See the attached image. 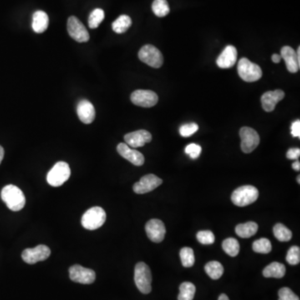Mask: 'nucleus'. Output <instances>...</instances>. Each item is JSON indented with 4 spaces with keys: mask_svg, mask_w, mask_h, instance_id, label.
Segmentation results:
<instances>
[{
    "mask_svg": "<svg viewBox=\"0 0 300 300\" xmlns=\"http://www.w3.org/2000/svg\"><path fill=\"white\" fill-rule=\"evenodd\" d=\"M1 198L7 207L14 212L22 210L25 205L26 199L23 191L13 184L6 185L2 189Z\"/></svg>",
    "mask_w": 300,
    "mask_h": 300,
    "instance_id": "obj_1",
    "label": "nucleus"
},
{
    "mask_svg": "<svg viewBox=\"0 0 300 300\" xmlns=\"http://www.w3.org/2000/svg\"><path fill=\"white\" fill-rule=\"evenodd\" d=\"M259 198V190L252 185H245L233 192L231 200L238 207H245L255 203Z\"/></svg>",
    "mask_w": 300,
    "mask_h": 300,
    "instance_id": "obj_2",
    "label": "nucleus"
},
{
    "mask_svg": "<svg viewBox=\"0 0 300 300\" xmlns=\"http://www.w3.org/2000/svg\"><path fill=\"white\" fill-rule=\"evenodd\" d=\"M106 221V213L101 207L91 208L83 214L81 224L86 230H95L104 225Z\"/></svg>",
    "mask_w": 300,
    "mask_h": 300,
    "instance_id": "obj_3",
    "label": "nucleus"
},
{
    "mask_svg": "<svg viewBox=\"0 0 300 300\" xmlns=\"http://www.w3.org/2000/svg\"><path fill=\"white\" fill-rule=\"evenodd\" d=\"M134 282L139 291L148 295L152 291V275L149 266L144 262L137 264L134 269Z\"/></svg>",
    "mask_w": 300,
    "mask_h": 300,
    "instance_id": "obj_4",
    "label": "nucleus"
},
{
    "mask_svg": "<svg viewBox=\"0 0 300 300\" xmlns=\"http://www.w3.org/2000/svg\"><path fill=\"white\" fill-rule=\"evenodd\" d=\"M238 73L243 80L250 83L259 80L263 75L262 69L260 66L246 58H241L239 61Z\"/></svg>",
    "mask_w": 300,
    "mask_h": 300,
    "instance_id": "obj_5",
    "label": "nucleus"
},
{
    "mask_svg": "<svg viewBox=\"0 0 300 300\" xmlns=\"http://www.w3.org/2000/svg\"><path fill=\"white\" fill-rule=\"evenodd\" d=\"M70 174L69 165L66 162H58L48 172L47 182L51 186L59 187L69 179Z\"/></svg>",
    "mask_w": 300,
    "mask_h": 300,
    "instance_id": "obj_6",
    "label": "nucleus"
},
{
    "mask_svg": "<svg viewBox=\"0 0 300 300\" xmlns=\"http://www.w3.org/2000/svg\"><path fill=\"white\" fill-rule=\"evenodd\" d=\"M139 58L143 63H146L152 68H160L164 63V57L161 52L159 48L151 44L142 47L139 52Z\"/></svg>",
    "mask_w": 300,
    "mask_h": 300,
    "instance_id": "obj_7",
    "label": "nucleus"
},
{
    "mask_svg": "<svg viewBox=\"0 0 300 300\" xmlns=\"http://www.w3.org/2000/svg\"><path fill=\"white\" fill-rule=\"evenodd\" d=\"M241 138V149L245 154L254 151L260 144V135L255 129L250 127H243L240 131Z\"/></svg>",
    "mask_w": 300,
    "mask_h": 300,
    "instance_id": "obj_8",
    "label": "nucleus"
},
{
    "mask_svg": "<svg viewBox=\"0 0 300 300\" xmlns=\"http://www.w3.org/2000/svg\"><path fill=\"white\" fill-rule=\"evenodd\" d=\"M67 28L71 38L78 43H85L89 40V33L87 28L75 16L68 18Z\"/></svg>",
    "mask_w": 300,
    "mask_h": 300,
    "instance_id": "obj_9",
    "label": "nucleus"
},
{
    "mask_svg": "<svg viewBox=\"0 0 300 300\" xmlns=\"http://www.w3.org/2000/svg\"><path fill=\"white\" fill-rule=\"evenodd\" d=\"M130 99L132 103L137 106L151 108L156 105L159 101V97L154 91L139 89L132 93Z\"/></svg>",
    "mask_w": 300,
    "mask_h": 300,
    "instance_id": "obj_10",
    "label": "nucleus"
},
{
    "mask_svg": "<svg viewBox=\"0 0 300 300\" xmlns=\"http://www.w3.org/2000/svg\"><path fill=\"white\" fill-rule=\"evenodd\" d=\"M51 251L46 245H40L33 249H26L22 253V259L28 265H34L47 260L50 256Z\"/></svg>",
    "mask_w": 300,
    "mask_h": 300,
    "instance_id": "obj_11",
    "label": "nucleus"
},
{
    "mask_svg": "<svg viewBox=\"0 0 300 300\" xmlns=\"http://www.w3.org/2000/svg\"><path fill=\"white\" fill-rule=\"evenodd\" d=\"M69 277L73 282L82 285H91L95 281L96 274L93 270L75 265L69 269Z\"/></svg>",
    "mask_w": 300,
    "mask_h": 300,
    "instance_id": "obj_12",
    "label": "nucleus"
},
{
    "mask_svg": "<svg viewBox=\"0 0 300 300\" xmlns=\"http://www.w3.org/2000/svg\"><path fill=\"white\" fill-rule=\"evenodd\" d=\"M163 183L160 178L154 174H149L142 177L139 182L134 184L133 189L137 194H144L153 191Z\"/></svg>",
    "mask_w": 300,
    "mask_h": 300,
    "instance_id": "obj_13",
    "label": "nucleus"
},
{
    "mask_svg": "<svg viewBox=\"0 0 300 300\" xmlns=\"http://www.w3.org/2000/svg\"><path fill=\"white\" fill-rule=\"evenodd\" d=\"M147 236L152 242L160 243L164 240L166 234V229L164 223L160 220H149L145 225Z\"/></svg>",
    "mask_w": 300,
    "mask_h": 300,
    "instance_id": "obj_14",
    "label": "nucleus"
},
{
    "mask_svg": "<svg viewBox=\"0 0 300 300\" xmlns=\"http://www.w3.org/2000/svg\"><path fill=\"white\" fill-rule=\"evenodd\" d=\"M125 144L134 149L144 146L147 143H150L152 140V135L149 131L140 129L137 131L129 133L124 136Z\"/></svg>",
    "mask_w": 300,
    "mask_h": 300,
    "instance_id": "obj_15",
    "label": "nucleus"
},
{
    "mask_svg": "<svg viewBox=\"0 0 300 300\" xmlns=\"http://www.w3.org/2000/svg\"><path fill=\"white\" fill-rule=\"evenodd\" d=\"M117 151L123 158L135 166H142L144 164V157L140 152L132 149L128 144L121 143L117 146Z\"/></svg>",
    "mask_w": 300,
    "mask_h": 300,
    "instance_id": "obj_16",
    "label": "nucleus"
},
{
    "mask_svg": "<svg viewBox=\"0 0 300 300\" xmlns=\"http://www.w3.org/2000/svg\"><path fill=\"white\" fill-rule=\"evenodd\" d=\"M285 93L281 89L275 91H268L261 97V103L264 110L266 112H272L275 110V106L279 102L285 98Z\"/></svg>",
    "mask_w": 300,
    "mask_h": 300,
    "instance_id": "obj_17",
    "label": "nucleus"
},
{
    "mask_svg": "<svg viewBox=\"0 0 300 300\" xmlns=\"http://www.w3.org/2000/svg\"><path fill=\"white\" fill-rule=\"evenodd\" d=\"M237 49L235 46L228 45L216 59L217 65L221 68H232L237 62Z\"/></svg>",
    "mask_w": 300,
    "mask_h": 300,
    "instance_id": "obj_18",
    "label": "nucleus"
},
{
    "mask_svg": "<svg viewBox=\"0 0 300 300\" xmlns=\"http://www.w3.org/2000/svg\"><path fill=\"white\" fill-rule=\"evenodd\" d=\"M78 119L82 123L89 124L95 119V109L91 102L86 99L81 100L77 106Z\"/></svg>",
    "mask_w": 300,
    "mask_h": 300,
    "instance_id": "obj_19",
    "label": "nucleus"
},
{
    "mask_svg": "<svg viewBox=\"0 0 300 300\" xmlns=\"http://www.w3.org/2000/svg\"><path fill=\"white\" fill-rule=\"evenodd\" d=\"M281 58L285 61L287 69L290 73H297L300 70V61L298 59L297 53L290 46H284L281 48Z\"/></svg>",
    "mask_w": 300,
    "mask_h": 300,
    "instance_id": "obj_20",
    "label": "nucleus"
},
{
    "mask_svg": "<svg viewBox=\"0 0 300 300\" xmlns=\"http://www.w3.org/2000/svg\"><path fill=\"white\" fill-rule=\"evenodd\" d=\"M48 16L43 11H36L33 14V22H32V28L33 31L37 33H42L48 28Z\"/></svg>",
    "mask_w": 300,
    "mask_h": 300,
    "instance_id": "obj_21",
    "label": "nucleus"
},
{
    "mask_svg": "<svg viewBox=\"0 0 300 300\" xmlns=\"http://www.w3.org/2000/svg\"><path fill=\"white\" fill-rule=\"evenodd\" d=\"M286 269L285 265L278 262H273L263 270V275L265 278H276L281 279L285 275Z\"/></svg>",
    "mask_w": 300,
    "mask_h": 300,
    "instance_id": "obj_22",
    "label": "nucleus"
},
{
    "mask_svg": "<svg viewBox=\"0 0 300 300\" xmlns=\"http://www.w3.org/2000/svg\"><path fill=\"white\" fill-rule=\"evenodd\" d=\"M259 230V226L255 222L245 223V224H240L238 225L235 228V232L238 236L243 239H248V238L252 237L257 233Z\"/></svg>",
    "mask_w": 300,
    "mask_h": 300,
    "instance_id": "obj_23",
    "label": "nucleus"
},
{
    "mask_svg": "<svg viewBox=\"0 0 300 300\" xmlns=\"http://www.w3.org/2000/svg\"><path fill=\"white\" fill-rule=\"evenodd\" d=\"M205 270L206 274L212 280H217L222 276L225 269L221 265V263L218 262V261H211L205 265Z\"/></svg>",
    "mask_w": 300,
    "mask_h": 300,
    "instance_id": "obj_24",
    "label": "nucleus"
},
{
    "mask_svg": "<svg viewBox=\"0 0 300 300\" xmlns=\"http://www.w3.org/2000/svg\"><path fill=\"white\" fill-rule=\"evenodd\" d=\"M132 24V20L130 17L125 14L119 16L114 23H112L113 30L117 33H125Z\"/></svg>",
    "mask_w": 300,
    "mask_h": 300,
    "instance_id": "obj_25",
    "label": "nucleus"
},
{
    "mask_svg": "<svg viewBox=\"0 0 300 300\" xmlns=\"http://www.w3.org/2000/svg\"><path fill=\"white\" fill-rule=\"evenodd\" d=\"M196 288L194 284L190 282H184L179 286V300H193L195 295Z\"/></svg>",
    "mask_w": 300,
    "mask_h": 300,
    "instance_id": "obj_26",
    "label": "nucleus"
},
{
    "mask_svg": "<svg viewBox=\"0 0 300 300\" xmlns=\"http://www.w3.org/2000/svg\"><path fill=\"white\" fill-rule=\"evenodd\" d=\"M223 250L231 257H235L240 253V244L234 238H228L222 244Z\"/></svg>",
    "mask_w": 300,
    "mask_h": 300,
    "instance_id": "obj_27",
    "label": "nucleus"
},
{
    "mask_svg": "<svg viewBox=\"0 0 300 300\" xmlns=\"http://www.w3.org/2000/svg\"><path fill=\"white\" fill-rule=\"evenodd\" d=\"M274 235L280 242H288L292 239V232L282 224L275 225Z\"/></svg>",
    "mask_w": 300,
    "mask_h": 300,
    "instance_id": "obj_28",
    "label": "nucleus"
},
{
    "mask_svg": "<svg viewBox=\"0 0 300 300\" xmlns=\"http://www.w3.org/2000/svg\"><path fill=\"white\" fill-rule=\"evenodd\" d=\"M182 265L185 268H190L195 263L194 250L191 248L184 247L180 250L179 253Z\"/></svg>",
    "mask_w": 300,
    "mask_h": 300,
    "instance_id": "obj_29",
    "label": "nucleus"
},
{
    "mask_svg": "<svg viewBox=\"0 0 300 300\" xmlns=\"http://www.w3.org/2000/svg\"><path fill=\"white\" fill-rule=\"evenodd\" d=\"M152 10L155 15L162 18L169 14L170 9L166 0H154L152 4Z\"/></svg>",
    "mask_w": 300,
    "mask_h": 300,
    "instance_id": "obj_30",
    "label": "nucleus"
},
{
    "mask_svg": "<svg viewBox=\"0 0 300 300\" xmlns=\"http://www.w3.org/2000/svg\"><path fill=\"white\" fill-rule=\"evenodd\" d=\"M253 250L255 253H259V254H269L271 252L272 250V245L271 242L268 239L265 238H262L260 240H256L253 244Z\"/></svg>",
    "mask_w": 300,
    "mask_h": 300,
    "instance_id": "obj_31",
    "label": "nucleus"
},
{
    "mask_svg": "<svg viewBox=\"0 0 300 300\" xmlns=\"http://www.w3.org/2000/svg\"><path fill=\"white\" fill-rule=\"evenodd\" d=\"M104 18V12L101 8H96L88 17V26L90 28H98Z\"/></svg>",
    "mask_w": 300,
    "mask_h": 300,
    "instance_id": "obj_32",
    "label": "nucleus"
},
{
    "mask_svg": "<svg viewBox=\"0 0 300 300\" xmlns=\"http://www.w3.org/2000/svg\"><path fill=\"white\" fill-rule=\"evenodd\" d=\"M197 240L202 245H212L215 241V236L210 230H203L197 234Z\"/></svg>",
    "mask_w": 300,
    "mask_h": 300,
    "instance_id": "obj_33",
    "label": "nucleus"
},
{
    "mask_svg": "<svg viewBox=\"0 0 300 300\" xmlns=\"http://www.w3.org/2000/svg\"><path fill=\"white\" fill-rule=\"evenodd\" d=\"M287 262L291 265H297L300 262V249L298 246H292L287 253Z\"/></svg>",
    "mask_w": 300,
    "mask_h": 300,
    "instance_id": "obj_34",
    "label": "nucleus"
},
{
    "mask_svg": "<svg viewBox=\"0 0 300 300\" xmlns=\"http://www.w3.org/2000/svg\"><path fill=\"white\" fill-rule=\"evenodd\" d=\"M199 130V125L195 123H189V124H184L180 127L179 133L183 137H190L195 134Z\"/></svg>",
    "mask_w": 300,
    "mask_h": 300,
    "instance_id": "obj_35",
    "label": "nucleus"
},
{
    "mask_svg": "<svg viewBox=\"0 0 300 300\" xmlns=\"http://www.w3.org/2000/svg\"><path fill=\"white\" fill-rule=\"evenodd\" d=\"M202 148L199 144H190L187 145L185 148V153L189 155L192 159H196L201 154Z\"/></svg>",
    "mask_w": 300,
    "mask_h": 300,
    "instance_id": "obj_36",
    "label": "nucleus"
},
{
    "mask_svg": "<svg viewBox=\"0 0 300 300\" xmlns=\"http://www.w3.org/2000/svg\"><path fill=\"white\" fill-rule=\"evenodd\" d=\"M279 300H300V298L290 288L285 287L279 291Z\"/></svg>",
    "mask_w": 300,
    "mask_h": 300,
    "instance_id": "obj_37",
    "label": "nucleus"
},
{
    "mask_svg": "<svg viewBox=\"0 0 300 300\" xmlns=\"http://www.w3.org/2000/svg\"><path fill=\"white\" fill-rule=\"evenodd\" d=\"M289 159H296L297 160L300 156V149L299 148H292L288 150L286 154Z\"/></svg>",
    "mask_w": 300,
    "mask_h": 300,
    "instance_id": "obj_38",
    "label": "nucleus"
},
{
    "mask_svg": "<svg viewBox=\"0 0 300 300\" xmlns=\"http://www.w3.org/2000/svg\"><path fill=\"white\" fill-rule=\"evenodd\" d=\"M291 134L293 137L300 138V121L296 120L291 125Z\"/></svg>",
    "mask_w": 300,
    "mask_h": 300,
    "instance_id": "obj_39",
    "label": "nucleus"
},
{
    "mask_svg": "<svg viewBox=\"0 0 300 300\" xmlns=\"http://www.w3.org/2000/svg\"><path fill=\"white\" fill-rule=\"evenodd\" d=\"M281 59H282V58H281V56H280V54H278V53H275V54H273L272 60L274 63H280V61H281Z\"/></svg>",
    "mask_w": 300,
    "mask_h": 300,
    "instance_id": "obj_40",
    "label": "nucleus"
},
{
    "mask_svg": "<svg viewBox=\"0 0 300 300\" xmlns=\"http://www.w3.org/2000/svg\"><path fill=\"white\" fill-rule=\"evenodd\" d=\"M293 169L296 170V171H300V163L299 160H296V161L292 164Z\"/></svg>",
    "mask_w": 300,
    "mask_h": 300,
    "instance_id": "obj_41",
    "label": "nucleus"
},
{
    "mask_svg": "<svg viewBox=\"0 0 300 300\" xmlns=\"http://www.w3.org/2000/svg\"><path fill=\"white\" fill-rule=\"evenodd\" d=\"M3 156H4V149H3V147L0 146V164L2 163Z\"/></svg>",
    "mask_w": 300,
    "mask_h": 300,
    "instance_id": "obj_42",
    "label": "nucleus"
},
{
    "mask_svg": "<svg viewBox=\"0 0 300 300\" xmlns=\"http://www.w3.org/2000/svg\"><path fill=\"white\" fill-rule=\"evenodd\" d=\"M219 300H230L229 297H228L227 295H225V294H222V295H220V297H219Z\"/></svg>",
    "mask_w": 300,
    "mask_h": 300,
    "instance_id": "obj_43",
    "label": "nucleus"
},
{
    "mask_svg": "<svg viewBox=\"0 0 300 300\" xmlns=\"http://www.w3.org/2000/svg\"><path fill=\"white\" fill-rule=\"evenodd\" d=\"M298 184H300V175H299V176H298Z\"/></svg>",
    "mask_w": 300,
    "mask_h": 300,
    "instance_id": "obj_44",
    "label": "nucleus"
}]
</instances>
